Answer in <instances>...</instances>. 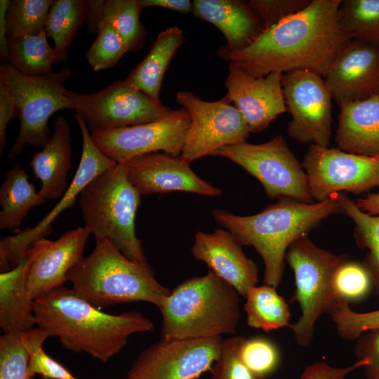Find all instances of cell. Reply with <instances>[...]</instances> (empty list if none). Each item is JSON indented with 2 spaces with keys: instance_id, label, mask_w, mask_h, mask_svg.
Instances as JSON below:
<instances>
[{
  "instance_id": "cell-26",
  "label": "cell",
  "mask_w": 379,
  "mask_h": 379,
  "mask_svg": "<svg viewBox=\"0 0 379 379\" xmlns=\"http://www.w3.org/2000/svg\"><path fill=\"white\" fill-rule=\"evenodd\" d=\"M184 41V34L177 26L161 32L144 59L125 80L133 87L155 100H159L164 74L175 53Z\"/></svg>"
},
{
  "instance_id": "cell-11",
  "label": "cell",
  "mask_w": 379,
  "mask_h": 379,
  "mask_svg": "<svg viewBox=\"0 0 379 379\" xmlns=\"http://www.w3.org/2000/svg\"><path fill=\"white\" fill-rule=\"evenodd\" d=\"M288 136L301 144L330 147L332 135L331 93L324 78L312 71L295 69L283 74Z\"/></svg>"
},
{
  "instance_id": "cell-24",
  "label": "cell",
  "mask_w": 379,
  "mask_h": 379,
  "mask_svg": "<svg viewBox=\"0 0 379 379\" xmlns=\"http://www.w3.org/2000/svg\"><path fill=\"white\" fill-rule=\"evenodd\" d=\"M335 141L338 148L379 159V97L340 106Z\"/></svg>"
},
{
  "instance_id": "cell-25",
  "label": "cell",
  "mask_w": 379,
  "mask_h": 379,
  "mask_svg": "<svg viewBox=\"0 0 379 379\" xmlns=\"http://www.w3.org/2000/svg\"><path fill=\"white\" fill-rule=\"evenodd\" d=\"M29 260L25 255L11 270L0 274V327L3 333L24 332L36 325L34 300L28 295Z\"/></svg>"
},
{
  "instance_id": "cell-7",
  "label": "cell",
  "mask_w": 379,
  "mask_h": 379,
  "mask_svg": "<svg viewBox=\"0 0 379 379\" xmlns=\"http://www.w3.org/2000/svg\"><path fill=\"white\" fill-rule=\"evenodd\" d=\"M67 67L40 77L25 75L8 62L0 65V83L15 102L20 128L8 158L20 155L26 145L43 148L50 139L48 121L56 112L74 109L64 84L71 77Z\"/></svg>"
},
{
  "instance_id": "cell-27",
  "label": "cell",
  "mask_w": 379,
  "mask_h": 379,
  "mask_svg": "<svg viewBox=\"0 0 379 379\" xmlns=\"http://www.w3.org/2000/svg\"><path fill=\"white\" fill-rule=\"evenodd\" d=\"M0 229L16 231L33 206H39L38 192L20 164L7 171L0 188Z\"/></svg>"
},
{
  "instance_id": "cell-3",
  "label": "cell",
  "mask_w": 379,
  "mask_h": 379,
  "mask_svg": "<svg viewBox=\"0 0 379 379\" xmlns=\"http://www.w3.org/2000/svg\"><path fill=\"white\" fill-rule=\"evenodd\" d=\"M338 213H343V209L334 194L313 203L278 199L251 215H237L219 208L214 209L212 215L241 246L255 249L264 263L265 284L277 288L282 279L289 246L308 236L325 218Z\"/></svg>"
},
{
  "instance_id": "cell-40",
  "label": "cell",
  "mask_w": 379,
  "mask_h": 379,
  "mask_svg": "<svg viewBox=\"0 0 379 379\" xmlns=\"http://www.w3.org/2000/svg\"><path fill=\"white\" fill-rule=\"evenodd\" d=\"M244 337L223 339L221 352L213 364L209 379H265L251 371L241 360L239 348Z\"/></svg>"
},
{
  "instance_id": "cell-23",
  "label": "cell",
  "mask_w": 379,
  "mask_h": 379,
  "mask_svg": "<svg viewBox=\"0 0 379 379\" xmlns=\"http://www.w3.org/2000/svg\"><path fill=\"white\" fill-rule=\"evenodd\" d=\"M53 134L29 163L35 178L41 182L39 205L61 198L67 190V174L72 167L71 127L62 116L54 121Z\"/></svg>"
},
{
  "instance_id": "cell-36",
  "label": "cell",
  "mask_w": 379,
  "mask_h": 379,
  "mask_svg": "<svg viewBox=\"0 0 379 379\" xmlns=\"http://www.w3.org/2000/svg\"><path fill=\"white\" fill-rule=\"evenodd\" d=\"M97 36L86 53L94 71L114 67L128 52L123 39L109 22L101 20L97 25Z\"/></svg>"
},
{
  "instance_id": "cell-33",
  "label": "cell",
  "mask_w": 379,
  "mask_h": 379,
  "mask_svg": "<svg viewBox=\"0 0 379 379\" xmlns=\"http://www.w3.org/2000/svg\"><path fill=\"white\" fill-rule=\"evenodd\" d=\"M338 15L348 39L379 46V0L342 1Z\"/></svg>"
},
{
  "instance_id": "cell-34",
  "label": "cell",
  "mask_w": 379,
  "mask_h": 379,
  "mask_svg": "<svg viewBox=\"0 0 379 379\" xmlns=\"http://www.w3.org/2000/svg\"><path fill=\"white\" fill-rule=\"evenodd\" d=\"M143 9L140 0L101 1L100 20L109 22L116 29L128 51L141 48L147 32L140 21V13Z\"/></svg>"
},
{
  "instance_id": "cell-37",
  "label": "cell",
  "mask_w": 379,
  "mask_h": 379,
  "mask_svg": "<svg viewBox=\"0 0 379 379\" xmlns=\"http://www.w3.org/2000/svg\"><path fill=\"white\" fill-rule=\"evenodd\" d=\"M371 286V279L363 265L347 260L336 269L333 276L335 305L340 302L349 304L358 301L367 295Z\"/></svg>"
},
{
  "instance_id": "cell-28",
  "label": "cell",
  "mask_w": 379,
  "mask_h": 379,
  "mask_svg": "<svg viewBox=\"0 0 379 379\" xmlns=\"http://www.w3.org/2000/svg\"><path fill=\"white\" fill-rule=\"evenodd\" d=\"M244 310L248 326L265 332L289 327L291 312L288 305L276 291L265 284L251 287L246 296Z\"/></svg>"
},
{
  "instance_id": "cell-44",
  "label": "cell",
  "mask_w": 379,
  "mask_h": 379,
  "mask_svg": "<svg viewBox=\"0 0 379 379\" xmlns=\"http://www.w3.org/2000/svg\"><path fill=\"white\" fill-rule=\"evenodd\" d=\"M364 366L362 360H357L354 364L345 368L334 367L325 362H315L305 367L300 379H345L349 373Z\"/></svg>"
},
{
  "instance_id": "cell-47",
  "label": "cell",
  "mask_w": 379,
  "mask_h": 379,
  "mask_svg": "<svg viewBox=\"0 0 379 379\" xmlns=\"http://www.w3.org/2000/svg\"><path fill=\"white\" fill-rule=\"evenodd\" d=\"M11 1H0V58L3 62H7L8 55V38L7 13Z\"/></svg>"
},
{
  "instance_id": "cell-20",
  "label": "cell",
  "mask_w": 379,
  "mask_h": 379,
  "mask_svg": "<svg viewBox=\"0 0 379 379\" xmlns=\"http://www.w3.org/2000/svg\"><path fill=\"white\" fill-rule=\"evenodd\" d=\"M324 78L339 107L378 95L379 46L350 40L340 50Z\"/></svg>"
},
{
  "instance_id": "cell-21",
  "label": "cell",
  "mask_w": 379,
  "mask_h": 379,
  "mask_svg": "<svg viewBox=\"0 0 379 379\" xmlns=\"http://www.w3.org/2000/svg\"><path fill=\"white\" fill-rule=\"evenodd\" d=\"M241 247L230 232L218 228L211 233L197 232L191 251L195 259L205 262L209 271L244 298L256 285L258 270Z\"/></svg>"
},
{
  "instance_id": "cell-22",
  "label": "cell",
  "mask_w": 379,
  "mask_h": 379,
  "mask_svg": "<svg viewBox=\"0 0 379 379\" xmlns=\"http://www.w3.org/2000/svg\"><path fill=\"white\" fill-rule=\"evenodd\" d=\"M192 13L199 20L213 25L222 32L226 44L218 50L225 53L244 49L264 32L248 1L194 0Z\"/></svg>"
},
{
  "instance_id": "cell-41",
  "label": "cell",
  "mask_w": 379,
  "mask_h": 379,
  "mask_svg": "<svg viewBox=\"0 0 379 379\" xmlns=\"http://www.w3.org/2000/svg\"><path fill=\"white\" fill-rule=\"evenodd\" d=\"M312 0H250L253 10L264 31L284 19L302 11Z\"/></svg>"
},
{
  "instance_id": "cell-50",
  "label": "cell",
  "mask_w": 379,
  "mask_h": 379,
  "mask_svg": "<svg viewBox=\"0 0 379 379\" xmlns=\"http://www.w3.org/2000/svg\"><path fill=\"white\" fill-rule=\"evenodd\" d=\"M122 379H127V378H122Z\"/></svg>"
},
{
  "instance_id": "cell-51",
  "label": "cell",
  "mask_w": 379,
  "mask_h": 379,
  "mask_svg": "<svg viewBox=\"0 0 379 379\" xmlns=\"http://www.w3.org/2000/svg\"><path fill=\"white\" fill-rule=\"evenodd\" d=\"M378 97H379V93H378Z\"/></svg>"
},
{
  "instance_id": "cell-46",
  "label": "cell",
  "mask_w": 379,
  "mask_h": 379,
  "mask_svg": "<svg viewBox=\"0 0 379 379\" xmlns=\"http://www.w3.org/2000/svg\"><path fill=\"white\" fill-rule=\"evenodd\" d=\"M143 8L150 6L169 9L180 13H192L193 1L190 0H140Z\"/></svg>"
},
{
  "instance_id": "cell-31",
  "label": "cell",
  "mask_w": 379,
  "mask_h": 379,
  "mask_svg": "<svg viewBox=\"0 0 379 379\" xmlns=\"http://www.w3.org/2000/svg\"><path fill=\"white\" fill-rule=\"evenodd\" d=\"M47 37L44 29L37 35L10 39L7 62L25 75L40 77L52 74L55 53Z\"/></svg>"
},
{
  "instance_id": "cell-4",
  "label": "cell",
  "mask_w": 379,
  "mask_h": 379,
  "mask_svg": "<svg viewBox=\"0 0 379 379\" xmlns=\"http://www.w3.org/2000/svg\"><path fill=\"white\" fill-rule=\"evenodd\" d=\"M240 295L208 271L178 285L158 307L161 339H201L234 335L239 325Z\"/></svg>"
},
{
  "instance_id": "cell-29",
  "label": "cell",
  "mask_w": 379,
  "mask_h": 379,
  "mask_svg": "<svg viewBox=\"0 0 379 379\" xmlns=\"http://www.w3.org/2000/svg\"><path fill=\"white\" fill-rule=\"evenodd\" d=\"M86 17V1L53 0L45 31L54 42L55 62L67 60L72 40Z\"/></svg>"
},
{
  "instance_id": "cell-19",
  "label": "cell",
  "mask_w": 379,
  "mask_h": 379,
  "mask_svg": "<svg viewBox=\"0 0 379 379\" xmlns=\"http://www.w3.org/2000/svg\"><path fill=\"white\" fill-rule=\"evenodd\" d=\"M127 177L140 195L181 191L208 197L222 194L220 188L199 177L181 155L152 152L124 163Z\"/></svg>"
},
{
  "instance_id": "cell-1",
  "label": "cell",
  "mask_w": 379,
  "mask_h": 379,
  "mask_svg": "<svg viewBox=\"0 0 379 379\" xmlns=\"http://www.w3.org/2000/svg\"><path fill=\"white\" fill-rule=\"evenodd\" d=\"M341 0H312L302 11L264 31L250 46L218 56L255 77L307 69L323 77L349 41L338 23Z\"/></svg>"
},
{
  "instance_id": "cell-48",
  "label": "cell",
  "mask_w": 379,
  "mask_h": 379,
  "mask_svg": "<svg viewBox=\"0 0 379 379\" xmlns=\"http://www.w3.org/2000/svg\"><path fill=\"white\" fill-rule=\"evenodd\" d=\"M355 201L363 211L371 215L379 214V192L361 197Z\"/></svg>"
},
{
  "instance_id": "cell-9",
  "label": "cell",
  "mask_w": 379,
  "mask_h": 379,
  "mask_svg": "<svg viewBox=\"0 0 379 379\" xmlns=\"http://www.w3.org/2000/svg\"><path fill=\"white\" fill-rule=\"evenodd\" d=\"M213 156L229 159L255 177L272 199L288 198L313 203L307 176L281 135L267 142L251 144L246 141L223 147Z\"/></svg>"
},
{
  "instance_id": "cell-16",
  "label": "cell",
  "mask_w": 379,
  "mask_h": 379,
  "mask_svg": "<svg viewBox=\"0 0 379 379\" xmlns=\"http://www.w3.org/2000/svg\"><path fill=\"white\" fill-rule=\"evenodd\" d=\"M191 118L182 107L161 119L124 128L90 132L92 140L117 164L147 153L181 154Z\"/></svg>"
},
{
  "instance_id": "cell-5",
  "label": "cell",
  "mask_w": 379,
  "mask_h": 379,
  "mask_svg": "<svg viewBox=\"0 0 379 379\" xmlns=\"http://www.w3.org/2000/svg\"><path fill=\"white\" fill-rule=\"evenodd\" d=\"M95 241L67 274L73 292L99 309L134 302L159 307L171 290L157 281L149 264L128 259L107 239Z\"/></svg>"
},
{
  "instance_id": "cell-42",
  "label": "cell",
  "mask_w": 379,
  "mask_h": 379,
  "mask_svg": "<svg viewBox=\"0 0 379 379\" xmlns=\"http://www.w3.org/2000/svg\"><path fill=\"white\" fill-rule=\"evenodd\" d=\"M44 341L37 343L31 350L28 375L36 374L50 379H78L60 363L47 354L43 349Z\"/></svg>"
},
{
  "instance_id": "cell-35",
  "label": "cell",
  "mask_w": 379,
  "mask_h": 379,
  "mask_svg": "<svg viewBox=\"0 0 379 379\" xmlns=\"http://www.w3.org/2000/svg\"><path fill=\"white\" fill-rule=\"evenodd\" d=\"M53 0H12L7 13L8 41L45 29Z\"/></svg>"
},
{
  "instance_id": "cell-49",
  "label": "cell",
  "mask_w": 379,
  "mask_h": 379,
  "mask_svg": "<svg viewBox=\"0 0 379 379\" xmlns=\"http://www.w3.org/2000/svg\"><path fill=\"white\" fill-rule=\"evenodd\" d=\"M40 379H50V378H46V377H43V376H40Z\"/></svg>"
},
{
  "instance_id": "cell-45",
  "label": "cell",
  "mask_w": 379,
  "mask_h": 379,
  "mask_svg": "<svg viewBox=\"0 0 379 379\" xmlns=\"http://www.w3.org/2000/svg\"><path fill=\"white\" fill-rule=\"evenodd\" d=\"M18 117L15 102L9 90L0 83V154L6 145V127L9 122Z\"/></svg>"
},
{
  "instance_id": "cell-2",
  "label": "cell",
  "mask_w": 379,
  "mask_h": 379,
  "mask_svg": "<svg viewBox=\"0 0 379 379\" xmlns=\"http://www.w3.org/2000/svg\"><path fill=\"white\" fill-rule=\"evenodd\" d=\"M34 314L36 326L58 338L65 349L88 354L101 363L117 354L131 335L154 328L137 310L103 312L64 286L34 300Z\"/></svg>"
},
{
  "instance_id": "cell-30",
  "label": "cell",
  "mask_w": 379,
  "mask_h": 379,
  "mask_svg": "<svg viewBox=\"0 0 379 379\" xmlns=\"http://www.w3.org/2000/svg\"><path fill=\"white\" fill-rule=\"evenodd\" d=\"M335 195L342 206L343 213L354 224V238L358 246L368 250L363 266L368 273L379 298V214L371 215L363 211L355 201L344 193Z\"/></svg>"
},
{
  "instance_id": "cell-13",
  "label": "cell",
  "mask_w": 379,
  "mask_h": 379,
  "mask_svg": "<svg viewBox=\"0 0 379 379\" xmlns=\"http://www.w3.org/2000/svg\"><path fill=\"white\" fill-rule=\"evenodd\" d=\"M176 101L191 118L180 154L190 162L213 155L223 147L246 142L251 133L239 110L221 99L208 102L192 91H180Z\"/></svg>"
},
{
  "instance_id": "cell-15",
  "label": "cell",
  "mask_w": 379,
  "mask_h": 379,
  "mask_svg": "<svg viewBox=\"0 0 379 379\" xmlns=\"http://www.w3.org/2000/svg\"><path fill=\"white\" fill-rule=\"evenodd\" d=\"M222 338L161 339L133 362L127 379H197L210 371L221 352Z\"/></svg>"
},
{
  "instance_id": "cell-39",
  "label": "cell",
  "mask_w": 379,
  "mask_h": 379,
  "mask_svg": "<svg viewBox=\"0 0 379 379\" xmlns=\"http://www.w3.org/2000/svg\"><path fill=\"white\" fill-rule=\"evenodd\" d=\"M334 322L339 336L345 340H357L362 333L379 328V310L357 312L344 302L336 303L328 314Z\"/></svg>"
},
{
  "instance_id": "cell-6",
  "label": "cell",
  "mask_w": 379,
  "mask_h": 379,
  "mask_svg": "<svg viewBox=\"0 0 379 379\" xmlns=\"http://www.w3.org/2000/svg\"><path fill=\"white\" fill-rule=\"evenodd\" d=\"M84 227L95 239L109 241L126 258L147 264L135 219L140 194L129 181L124 164L102 173L81 192Z\"/></svg>"
},
{
  "instance_id": "cell-14",
  "label": "cell",
  "mask_w": 379,
  "mask_h": 379,
  "mask_svg": "<svg viewBox=\"0 0 379 379\" xmlns=\"http://www.w3.org/2000/svg\"><path fill=\"white\" fill-rule=\"evenodd\" d=\"M74 117L82 138L81 158L74 176L60 201L36 226L1 239V272H7L15 267L25 255L32 244L50 234L52 223L63 211L74 206L82 190L95 177L117 164L105 155L93 142L83 118L77 114Z\"/></svg>"
},
{
  "instance_id": "cell-43",
  "label": "cell",
  "mask_w": 379,
  "mask_h": 379,
  "mask_svg": "<svg viewBox=\"0 0 379 379\" xmlns=\"http://www.w3.org/2000/svg\"><path fill=\"white\" fill-rule=\"evenodd\" d=\"M354 352L357 360L366 361V379H379V328L362 333L357 339Z\"/></svg>"
},
{
  "instance_id": "cell-38",
  "label": "cell",
  "mask_w": 379,
  "mask_h": 379,
  "mask_svg": "<svg viewBox=\"0 0 379 379\" xmlns=\"http://www.w3.org/2000/svg\"><path fill=\"white\" fill-rule=\"evenodd\" d=\"M239 355L251 371L264 378L277 370L281 360L280 352L275 343L263 337H244L239 348Z\"/></svg>"
},
{
  "instance_id": "cell-18",
  "label": "cell",
  "mask_w": 379,
  "mask_h": 379,
  "mask_svg": "<svg viewBox=\"0 0 379 379\" xmlns=\"http://www.w3.org/2000/svg\"><path fill=\"white\" fill-rule=\"evenodd\" d=\"M228 69L225 82L227 91L221 100L233 104L251 133L262 131L278 116L288 112L282 87L284 73L272 72L255 77L232 64Z\"/></svg>"
},
{
  "instance_id": "cell-10",
  "label": "cell",
  "mask_w": 379,
  "mask_h": 379,
  "mask_svg": "<svg viewBox=\"0 0 379 379\" xmlns=\"http://www.w3.org/2000/svg\"><path fill=\"white\" fill-rule=\"evenodd\" d=\"M76 114L91 132L124 128L154 121L173 109L131 86L125 79L90 93L67 91Z\"/></svg>"
},
{
  "instance_id": "cell-32",
  "label": "cell",
  "mask_w": 379,
  "mask_h": 379,
  "mask_svg": "<svg viewBox=\"0 0 379 379\" xmlns=\"http://www.w3.org/2000/svg\"><path fill=\"white\" fill-rule=\"evenodd\" d=\"M48 337L39 326L24 332L3 333L0 337V379H30L28 366L31 350Z\"/></svg>"
},
{
  "instance_id": "cell-12",
  "label": "cell",
  "mask_w": 379,
  "mask_h": 379,
  "mask_svg": "<svg viewBox=\"0 0 379 379\" xmlns=\"http://www.w3.org/2000/svg\"><path fill=\"white\" fill-rule=\"evenodd\" d=\"M313 201L343 192L360 194L379 187V159L339 148L310 145L302 162Z\"/></svg>"
},
{
  "instance_id": "cell-8",
  "label": "cell",
  "mask_w": 379,
  "mask_h": 379,
  "mask_svg": "<svg viewBox=\"0 0 379 379\" xmlns=\"http://www.w3.org/2000/svg\"><path fill=\"white\" fill-rule=\"evenodd\" d=\"M285 260L295 277V289L292 301L298 302L301 310L298 321L289 328L294 333L296 343L307 347L313 339L319 317L328 314L335 305L333 276L336 269L348 260V257L318 247L307 236L289 246Z\"/></svg>"
},
{
  "instance_id": "cell-17",
  "label": "cell",
  "mask_w": 379,
  "mask_h": 379,
  "mask_svg": "<svg viewBox=\"0 0 379 379\" xmlns=\"http://www.w3.org/2000/svg\"><path fill=\"white\" fill-rule=\"evenodd\" d=\"M91 234L84 227L65 232L54 241L45 238L34 241L25 255L29 260L28 295L32 300L64 286L67 274L83 258Z\"/></svg>"
}]
</instances>
